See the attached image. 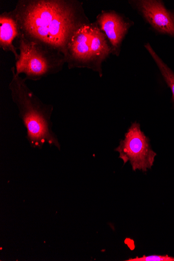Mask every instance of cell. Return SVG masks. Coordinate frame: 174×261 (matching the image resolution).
Here are the masks:
<instances>
[{
	"label": "cell",
	"mask_w": 174,
	"mask_h": 261,
	"mask_svg": "<svg viewBox=\"0 0 174 261\" xmlns=\"http://www.w3.org/2000/svg\"><path fill=\"white\" fill-rule=\"evenodd\" d=\"M11 12L19 34L54 46L65 57L73 35L90 22L83 4L74 0H20Z\"/></svg>",
	"instance_id": "1"
},
{
	"label": "cell",
	"mask_w": 174,
	"mask_h": 261,
	"mask_svg": "<svg viewBox=\"0 0 174 261\" xmlns=\"http://www.w3.org/2000/svg\"><path fill=\"white\" fill-rule=\"evenodd\" d=\"M12 76L9 88L19 116L27 130V138L33 148H41L47 143L59 150L58 138L53 129L52 116L54 106L43 103L26 83V79L11 68Z\"/></svg>",
	"instance_id": "2"
},
{
	"label": "cell",
	"mask_w": 174,
	"mask_h": 261,
	"mask_svg": "<svg viewBox=\"0 0 174 261\" xmlns=\"http://www.w3.org/2000/svg\"><path fill=\"white\" fill-rule=\"evenodd\" d=\"M112 54V49L106 35L96 22L82 27L69 41L65 55L69 69L87 68L103 76V63Z\"/></svg>",
	"instance_id": "3"
},
{
	"label": "cell",
	"mask_w": 174,
	"mask_h": 261,
	"mask_svg": "<svg viewBox=\"0 0 174 261\" xmlns=\"http://www.w3.org/2000/svg\"><path fill=\"white\" fill-rule=\"evenodd\" d=\"M17 39L20 51L15 64L18 75L23 73L27 81H38L62 70L66 63L65 58L56 47L21 34Z\"/></svg>",
	"instance_id": "4"
},
{
	"label": "cell",
	"mask_w": 174,
	"mask_h": 261,
	"mask_svg": "<svg viewBox=\"0 0 174 261\" xmlns=\"http://www.w3.org/2000/svg\"><path fill=\"white\" fill-rule=\"evenodd\" d=\"M123 164L130 162L134 171L146 172L153 167L157 153L152 149L149 139L141 130L139 123H133L115 149Z\"/></svg>",
	"instance_id": "5"
},
{
	"label": "cell",
	"mask_w": 174,
	"mask_h": 261,
	"mask_svg": "<svg viewBox=\"0 0 174 261\" xmlns=\"http://www.w3.org/2000/svg\"><path fill=\"white\" fill-rule=\"evenodd\" d=\"M158 33L174 38V11L159 0L130 2Z\"/></svg>",
	"instance_id": "6"
},
{
	"label": "cell",
	"mask_w": 174,
	"mask_h": 261,
	"mask_svg": "<svg viewBox=\"0 0 174 261\" xmlns=\"http://www.w3.org/2000/svg\"><path fill=\"white\" fill-rule=\"evenodd\" d=\"M96 22L106 35L112 49V54L118 56L122 41L128 32L130 23L114 11H103Z\"/></svg>",
	"instance_id": "7"
},
{
	"label": "cell",
	"mask_w": 174,
	"mask_h": 261,
	"mask_svg": "<svg viewBox=\"0 0 174 261\" xmlns=\"http://www.w3.org/2000/svg\"><path fill=\"white\" fill-rule=\"evenodd\" d=\"M0 46L6 52L12 53L16 61L19 59L13 41L17 38L19 30L17 21L11 11L5 12L0 15Z\"/></svg>",
	"instance_id": "8"
},
{
	"label": "cell",
	"mask_w": 174,
	"mask_h": 261,
	"mask_svg": "<svg viewBox=\"0 0 174 261\" xmlns=\"http://www.w3.org/2000/svg\"><path fill=\"white\" fill-rule=\"evenodd\" d=\"M144 46L156 62L163 78L171 90L172 93L171 101L174 107V72L156 54L150 44L147 43Z\"/></svg>",
	"instance_id": "9"
},
{
	"label": "cell",
	"mask_w": 174,
	"mask_h": 261,
	"mask_svg": "<svg viewBox=\"0 0 174 261\" xmlns=\"http://www.w3.org/2000/svg\"><path fill=\"white\" fill-rule=\"evenodd\" d=\"M126 261H174V257L166 255H143L142 257L131 258Z\"/></svg>",
	"instance_id": "10"
},
{
	"label": "cell",
	"mask_w": 174,
	"mask_h": 261,
	"mask_svg": "<svg viewBox=\"0 0 174 261\" xmlns=\"http://www.w3.org/2000/svg\"><path fill=\"white\" fill-rule=\"evenodd\" d=\"M0 250H3V248H0Z\"/></svg>",
	"instance_id": "11"
}]
</instances>
